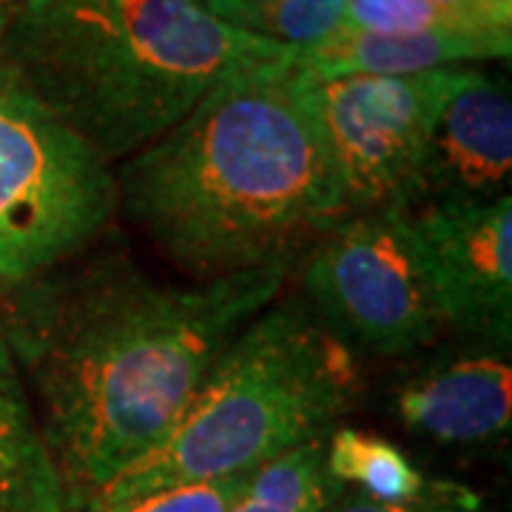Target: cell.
<instances>
[{
  "label": "cell",
  "mask_w": 512,
  "mask_h": 512,
  "mask_svg": "<svg viewBox=\"0 0 512 512\" xmlns=\"http://www.w3.org/2000/svg\"><path fill=\"white\" fill-rule=\"evenodd\" d=\"M293 265L168 285L103 251L6 293L0 328L72 507L83 510L171 433L222 350L279 299Z\"/></svg>",
  "instance_id": "1"
},
{
  "label": "cell",
  "mask_w": 512,
  "mask_h": 512,
  "mask_svg": "<svg viewBox=\"0 0 512 512\" xmlns=\"http://www.w3.org/2000/svg\"><path fill=\"white\" fill-rule=\"evenodd\" d=\"M114 180L117 211L197 279L296 262L308 239L348 217L316 77L293 49L220 77Z\"/></svg>",
  "instance_id": "2"
},
{
  "label": "cell",
  "mask_w": 512,
  "mask_h": 512,
  "mask_svg": "<svg viewBox=\"0 0 512 512\" xmlns=\"http://www.w3.org/2000/svg\"><path fill=\"white\" fill-rule=\"evenodd\" d=\"M288 55L197 0H26L0 40V63L109 165L160 140L237 66Z\"/></svg>",
  "instance_id": "3"
},
{
  "label": "cell",
  "mask_w": 512,
  "mask_h": 512,
  "mask_svg": "<svg viewBox=\"0 0 512 512\" xmlns=\"http://www.w3.org/2000/svg\"><path fill=\"white\" fill-rule=\"evenodd\" d=\"M359 390L356 353L313 316L305 299L274 302L222 350L171 433L89 504L251 473L328 436Z\"/></svg>",
  "instance_id": "4"
},
{
  "label": "cell",
  "mask_w": 512,
  "mask_h": 512,
  "mask_svg": "<svg viewBox=\"0 0 512 512\" xmlns=\"http://www.w3.org/2000/svg\"><path fill=\"white\" fill-rule=\"evenodd\" d=\"M114 214V168L0 63V293L86 254Z\"/></svg>",
  "instance_id": "5"
},
{
  "label": "cell",
  "mask_w": 512,
  "mask_h": 512,
  "mask_svg": "<svg viewBox=\"0 0 512 512\" xmlns=\"http://www.w3.org/2000/svg\"><path fill=\"white\" fill-rule=\"evenodd\" d=\"M305 305L353 353L402 356L447 328L436 279L402 205L333 222L302 265Z\"/></svg>",
  "instance_id": "6"
},
{
  "label": "cell",
  "mask_w": 512,
  "mask_h": 512,
  "mask_svg": "<svg viewBox=\"0 0 512 512\" xmlns=\"http://www.w3.org/2000/svg\"><path fill=\"white\" fill-rule=\"evenodd\" d=\"M470 69L316 80V109L348 217L407 205L433 128Z\"/></svg>",
  "instance_id": "7"
},
{
  "label": "cell",
  "mask_w": 512,
  "mask_h": 512,
  "mask_svg": "<svg viewBox=\"0 0 512 512\" xmlns=\"http://www.w3.org/2000/svg\"><path fill=\"white\" fill-rule=\"evenodd\" d=\"M436 279L447 328L510 350L512 200L433 202L404 208Z\"/></svg>",
  "instance_id": "8"
},
{
  "label": "cell",
  "mask_w": 512,
  "mask_h": 512,
  "mask_svg": "<svg viewBox=\"0 0 512 512\" xmlns=\"http://www.w3.org/2000/svg\"><path fill=\"white\" fill-rule=\"evenodd\" d=\"M512 183V97L507 83L470 69L433 128L404 208L487 202Z\"/></svg>",
  "instance_id": "9"
},
{
  "label": "cell",
  "mask_w": 512,
  "mask_h": 512,
  "mask_svg": "<svg viewBox=\"0 0 512 512\" xmlns=\"http://www.w3.org/2000/svg\"><path fill=\"white\" fill-rule=\"evenodd\" d=\"M396 416L407 430L441 444L504 439L512 424L507 350L481 345L430 362L399 387Z\"/></svg>",
  "instance_id": "10"
},
{
  "label": "cell",
  "mask_w": 512,
  "mask_h": 512,
  "mask_svg": "<svg viewBox=\"0 0 512 512\" xmlns=\"http://www.w3.org/2000/svg\"><path fill=\"white\" fill-rule=\"evenodd\" d=\"M512 35L504 32H419V35H379L353 26H339L311 46L293 49V63L316 80L353 74H421L473 66L487 60H507Z\"/></svg>",
  "instance_id": "11"
},
{
  "label": "cell",
  "mask_w": 512,
  "mask_h": 512,
  "mask_svg": "<svg viewBox=\"0 0 512 512\" xmlns=\"http://www.w3.org/2000/svg\"><path fill=\"white\" fill-rule=\"evenodd\" d=\"M72 498L0 328V512H69Z\"/></svg>",
  "instance_id": "12"
},
{
  "label": "cell",
  "mask_w": 512,
  "mask_h": 512,
  "mask_svg": "<svg viewBox=\"0 0 512 512\" xmlns=\"http://www.w3.org/2000/svg\"><path fill=\"white\" fill-rule=\"evenodd\" d=\"M325 439H313L254 467L228 512H325L345 493L328 473Z\"/></svg>",
  "instance_id": "13"
},
{
  "label": "cell",
  "mask_w": 512,
  "mask_h": 512,
  "mask_svg": "<svg viewBox=\"0 0 512 512\" xmlns=\"http://www.w3.org/2000/svg\"><path fill=\"white\" fill-rule=\"evenodd\" d=\"M328 473L342 487L353 484L359 493L382 501L416 498L427 476L402 453L393 441L356 427H333L325 439Z\"/></svg>",
  "instance_id": "14"
},
{
  "label": "cell",
  "mask_w": 512,
  "mask_h": 512,
  "mask_svg": "<svg viewBox=\"0 0 512 512\" xmlns=\"http://www.w3.org/2000/svg\"><path fill=\"white\" fill-rule=\"evenodd\" d=\"M208 15L245 35L291 49L311 46L342 26L348 0H197Z\"/></svg>",
  "instance_id": "15"
},
{
  "label": "cell",
  "mask_w": 512,
  "mask_h": 512,
  "mask_svg": "<svg viewBox=\"0 0 512 512\" xmlns=\"http://www.w3.org/2000/svg\"><path fill=\"white\" fill-rule=\"evenodd\" d=\"M342 26L379 35H419V32H487L447 15L430 0H348ZM512 35V32H504Z\"/></svg>",
  "instance_id": "16"
},
{
  "label": "cell",
  "mask_w": 512,
  "mask_h": 512,
  "mask_svg": "<svg viewBox=\"0 0 512 512\" xmlns=\"http://www.w3.org/2000/svg\"><path fill=\"white\" fill-rule=\"evenodd\" d=\"M245 476L248 473L208 481V484L160 490V493L114 501V504H89V507H83V512H228V507L234 504V498L242 490Z\"/></svg>",
  "instance_id": "17"
},
{
  "label": "cell",
  "mask_w": 512,
  "mask_h": 512,
  "mask_svg": "<svg viewBox=\"0 0 512 512\" xmlns=\"http://www.w3.org/2000/svg\"><path fill=\"white\" fill-rule=\"evenodd\" d=\"M325 512H484V504H481V495L464 484L427 478L424 490L416 498L382 501L365 493L339 495Z\"/></svg>",
  "instance_id": "18"
},
{
  "label": "cell",
  "mask_w": 512,
  "mask_h": 512,
  "mask_svg": "<svg viewBox=\"0 0 512 512\" xmlns=\"http://www.w3.org/2000/svg\"><path fill=\"white\" fill-rule=\"evenodd\" d=\"M447 15L487 32H512V0H430Z\"/></svg>",
  "instance_id": "19"
},
{
  "label": "cell",
  "mask_w": 512,
  "mask_h": 512,
  "mask_svg": "<svg viewBox=\"0 0 512 512\" xmlns=\"http://www.w3.org/2000/svg\"><path fill=\"white\" fill-rule=\"evenodd\" d=\"M26 0H0V40L6 35V29L12 26V20L20 12V6H23Z\"/></svg>",
  "instance_id": "20"
}]
</instances>
